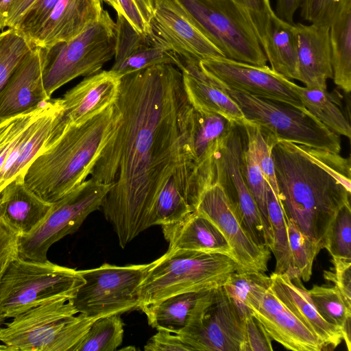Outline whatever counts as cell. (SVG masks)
Masks as SVG:
<instances>
[{"mask_svg": "<svg viewBox=\"0 0 351 351\" xmlns=\"http://www.w3.org/2000/svg\"><path fill=\"white\" fill-rule=\"evenodd\" d=\"M114 103L121 117L90 178L112 186L101 208L124 248L151 227L155 203L171 176L193 210L200 193L191 147L193 108L180 70L161 64L127 74Z\"/></svg>", "mask_w": 351, "mask_h": 351, "instance_id": "cell-1", "label": "cell"}, {"mask_svg": "<svg viewBox=\"0 0 351 351\" xmlns=\"http://www.w3.org/2000/svg\"><path fill=\"white\" fill-rule=\"evenodd\" d=\"M273 158L286 221L325 248L336 214L350 202V158L285 141L276 142Z\"/></svg>", "mask_w": 351, "mask_h": 351, "instance_id": "cell-2", "label": "cell"}, {"mask_svg": "<svg viewBox=\"0 0 351 351\" xmlns=\"http://www.w3.org/2000/svg\"><path fill=\"white\" fill-rule=\"evenodd\" d=\"M120 117L114 103L81 125L66 124L31 163L24 176L25 185L49 203L68 194L91 173Z\"/></svg>", "mask_w": 351, "mask_h": 351, "instance_id": "cell-3", "label": "cell"}, {"mask_svg": "<svg viewBox=\"0 0 351 351\" xmlns=\"http://www.w3.org/2000/svg\"><path fill=\"white\" fill-rule=\"evenodd\" d=\"M239 267L225 254L202 251L167 250L152 262L136 289L140 309L167 297L223 287Z\"/></svg>", "mask_w": 351, "mask_h": 351, "instance_id": "cell-4", "label": "cell"}, {"mask_svg": "<svg viewBox=\"0 0 351 351\" xmlns=\"http://www.w3.org/2000/svg\"><path fill=\"white\" fill-rule=\"evenodd\" d=\"M84 282L79 270L16 257L1 278L0 322L47 302L69 300Z\"/></svg>", "mask_w": 351, "mask_h": 351, "instance_id": "cell-5", "label": "cell"}, {"mask_svg": "<svg viewBox=\"0 0 351 351\" xmlns=\"http://www.w3.org/2000/svg\"><path fill=\"white\" fill-rule=\"evenodd\" d=\"M58 300L31 308L0 328V341L12 350L72 351L96 319Z\"/></svg>", "mask_w": 351, "mask_h": 351, "instance_id": "cell-6", "label": "cell"}, {"mask_svg": "<svg viewBox=\"0 0 351 351\" xmlns=\"http://www.w3.org/2000/svg\"><path fill=\"white\" fill-rule=\"evenodd\" d=\"M116 24L104 10L100 18L73 38L43 49L42 79L47 96L80 76L100 71L114 58Z\"/></svg>", "mask_w": 351, "mask_h": 351, "instance_id": "cell-7", "label": "cell"}, {"mask_svg": "<svg viewBox=\"0 0 351 351\" xmlns=\"http://www.w3.org/2000/svg\"><path fill=\"white\" fill-rule=\"evenodd\" d=\"M218 87L237 104L247 121L265 129L278 141L340 154L339 135L305 108Z\"/></svg>", "mask_w": 351, "mask_h": 351, "instance_id": "cell-8", "label": "cell"}, {"mask_svg": "<svg viewBox=\"0 0 351 351\" xmlns=\"http://www.w3.org/2000/svg\"><path fill=\"white\" fill-rule=\"evenodd\" d=\"M226 58L263 66L267 58L247 12L232 0H178Z\"/></svg>", "mask_w": 351, "mask_h": 351, "instance_id": "cell-9", "label": "cell"}, {"mask_svg": "<svg viewBox=\"0 0 351 351\" xmlns=\"http://www.w3.org/2000/svg\"><path fill=\"white\" fill-rule=\"evenodd\" d=\"M111 186L90 178L52 203L40 225L30 234L18 237L17 257L38 262L47 261L50 247L75 232L88 215L99 209Z\"/></svg>", "mask_w": 351, "mask_h": 351, "instance_id": "cell-10", "label": "cell"}, {"mask_svg": "<svg viewBox=\"0 0 351 351\" xmlns=\"http://www.w3.org/2000/svg\"><path fill=\"white\" fill-rule=\"evenodd\" d=\"M152 262L147 264L100 267L79 270L84 282L69 300L78 313L98 319L138 309L136 289Z\"/></svg>", "mask_w": 351, "mask_h": 351, "instance_id": "cell-11", "label": "cell"}, {"mask_svg": "<svg viewBox=\"0 0 351 351\" xmlns=\"http://www.w3.org/2000/svg\"><path fill=\"white\" fill-rule=\"evenodd\" d=\"M243 322L220 287L200 293L178 335L193 350L241 351Z\"/></svg>", "mask_w": 351, "mask_h": 351, "instance_id": "cell-12", "label": "cell"}, {"mask_svg": "<svg viewBox=\"0 0 351 351\" xmlns=\"http://www.w3.org/2000/svg\"><path fill=\"white\" fill-rule=\"evenodd\" d=\"M246 141L243 125L234 123L215 158V184L221 186L253 241L269 248L263 218L242 173V154Z\"/></svg>", "mask_w": 351, "mask_h": 351, "instance_id": "cell-13", "label": "cell"}, {"mask_svg": "<svg viewBox=\"0 0 351 351\" xmlns=\"http://www.w3.org/2000/svg\"><path fill=\"white\" fill-rule=\"evenodd\" d=\"M217 86L304 108L294 89L295 83L265 65L237 62L223 57L199 61Z\"/></svg>", "mask_w": 351, "mask_h": 351, "instance_id": "cell-14", "label": "cell"}, {"mask_svg": "<svg viewBox=\"0 0 351 351\" xmlns=\"http://www.w3.org/2000/svg\"><path fill=\"white\" fill-rule=\"evenodd\" d=\"M195 211L208 218L222 233L231 247L239 271L265 273L267 270L270 250L253 241L219 184H213L204 191Z\"/></svg>", "mask_w": 351, "mask_h": 351, "instance_id": "cell-15", "label": "cell"}, {"mask_svg": "<svg viewBox=\"0 0 351 351\" xmlns=\"http://www.w3.org/2000/svg\"><path fill=\"white\" fill-rule=\"evenodd\" d=\"M151 33L167 49L197 60L223 57L178 0H156Z\"/></svg>", "mask_w": 351, "mask_h": 351, "instance_id": "cell-16", "label": "cell"}, {"mask_svg": "<svg viewBox=\"0 0 351 351\" xmlns=\"http://www.w3.org/2000/svg\"><path fill=\"white\" fill-rule=\"evenodd\" d=\"M64 127L57 99L46 101L39 114L16 143L2 167L0 193L17 177H24L34 160L62 133Z\"/></svg>", "mask_w": 351, "mask_h": 351, "instance_id": "cell-17", "label": "cell"}, {"mask_svg": "<svg viewBox=\"0 0 351 351\" xmlns=\"http://www.w3.org/2000/svg\"><path fill=\"white\" fill-rule=\"evenodd\" d=\"M42 73L43 49L33 47L0 90V121L31 112L51 99Z\"/></svg>", "mask_w": 351, "mask_h": 351, "instance_id": "cell-18", "label": "cell"}, {"mask_svg": "<svg viewBox=\"0 0 351 351\" xmlns=\"http://www.w3.org/2000/svg\"><path fill=\"white\" fill-rule=\"evenodd\" d=\"M121 78L111 70L85 77L57 101L65 125H81L101 113L117 100Z\"/></svg>", "mask_w": 351, "mask_h": 351, "instance_id": "cell-19", "label": "cell"}, {"mask_svg": "<svg viewBox=\"0 0 351 351\" xmlns=\"http://www.w3.org/2000/svg\"><path fill=\"white\" fill-rule=\"evenodd\" d=\"M116 43L111 71L120 77L154 65L171 64L177 67L178 58L150 32H137L122 14L117 15Z\"/></svg>", "mask_w": 351, "mask_h": 351, "instance_id": "cell-20", "label": "cell"}, {"mask_svg": "<svg viewBox=\"0 0 351 351\" xmlns=\"http://www.w3.org/2000/svg\"><path fill=\"white\" fill-rule=\"evenodd\" d=\"M252 315L270 338L293 351H322L321 340L295 316L269 287Z\"/></svg>", "mask_w": 351, "mask_h": 351, "instance_id": "cell-21", "label": "cell"}, {"mask_svg": "<svg viewBox=\"0 0 351 351\" xmlns=\"http://www.w3.org/2000/svg\"><path fill=\"white\" fill-rule=\"evenodd\" d=\"M234 123L217 114L193 110L191 147L200 195L215 184V158Z\"/></svg>", "mask_w": 351, "mask_h": 351, "instance_id": "cell-22", "label": "cell"}, {"mask_svg": "<svg viewBox=\"0 0 351 351\" xmlns=\"http://www.w3.org/2000/svg\"><path fill=\"white\" fill-rule=\"evenodd\" d=\"M102 3L101 0H60L29 42L47 49L73 38L100 18Z\"/></svg>", "mask_w": 351, "mask_h": 351, "instance_id": "cell-23", "label": "cell"}, {"mask_svg": "<svg viewBox=\"0 0 351 351\" xmlns=\"http://www.w3.org/2000/svg\"><path fill=\"white\" fill-rule=\"evenodd\" d=\"M184 88L192 107L200 112L219 114L243 125L245 119L237 104L204 71L199 60L177 56Z\"/></svg>", "mask_w": 351, "mask_h": 351, "instance_id": "cell-24", "label": "cell"}, {"mask_svg": "<svg viewBox=\"0 0 351 351\" xmlns=\"http://www.w3.org/2000/svg\"><path fill=\"white\" fill-rule=\"evenodd\" d=\"M270 287L282 303L324 343L325 350L335 348L342 341L341 330L328 323L313 305L302 280L286 274L272 273Z\"/></svg>", "mask_w": 351, "mask_h": 351, "instance_id": "cell-25", "label": "cell"}, {"mask_svg": "<svg viewBox=\"0 0 351 351\" xmlns=\"http://www.w3.org/2000/svg\"><path fill=\"white\" fill-rule=\"evenodd\" d=\"M52 203L41 199L19 176L0 193V220L18 237L32 232L45 219Z\"/></svg>", "mask_w": 351, "mask_h": 351, "instance_id": "cell-26", "label": "cell"}, {"mask_svg": "<svg viewBox=\"0 0 351 351\" xmlns=\"http://www.w3.org/2000/svg\"><path fill=\"white\" fill-rule=\"evenodd\" d=\"M298 34V81L305 86L326 88L332 78L329 27L295 24Z\"/></svg>", "mask_w": 351, "mask_h": 351, "instance_id": "cell-27", "label": "cell"}, {"mask_svg": "<svg viewBox=\"0 0 351 351\" xmlns=\"http://www.w3.org/2000/svg\"><path fill=\"white\" fill-rule=\"evenodd\" d=\"M168 250H187L219 253L233 258L231 247L219 230L195 210L182 220L162 226Z\"/></svg>", "mask_w": 351, "mask_h": 351, "instance_id": "cell-28", "label": "cell"}, {"mask_svg": "<svg viewBox=\"0 0 351 351\" xmlns=\"http://www.w3.org/2000/svg\"><path fill=\"white\" fill-rule=\"evenodd\" d=\"M270 68L289 80H298V40L295 24L271 16L261 41Z\"/></svg>", "mask_w": 351, "mask_h": 351, "instance_id": "cell-29", "label": "cell"}, {"mask_svg": "<svg viewBox=\"0 0 351 351\" xmlns=\"http://www.w3.org/2000/svg\"><path fill=\"white\" fill-rule=\"evenodd\" d=\"M331 65L334 83L346 93L351 91V2L329 26Z\"/></svg>", "mask_w": 351, "mask_h": 351, "instance_id": "cell-30", "label": "cell"}, {"mask_svg": "<svg viewBox=\"0 0 351 351\" xmlns=\"http://www.w3.org/2000/svg\"><path fill=\"white\" fill-rule=\"evenodd\" d=\"M270 283V277L263 272L235 271L223 288L238 315L244 322L259 306Z\"/></svg>", "mask_w": 351, "mask_h": 351, "instance_id": "cell-31", "label": "cell"}, {"mask_svg": "<svg viewBox=\"0 0 351 351\" xmlns=\"http://www.w3.org/2000/svg\"><path fill=\"white\" fill-rule=\"evenodd\" d=\"M200 293L187 292L173 295L145 305L140 309L146 315L148 324L152 328L179 334L185 326Z\"/></svg>", "mask_w": 351, "mask_h": 351, "instance_id": "cell-32", "label": "cell"}, {"mask_svg": "<svg viewBox=\"0 0 351 351\" xmlns=\"http://www.w3.org/2000/svg\"><path fill=\"white\" fill-rule=\"evenodd\" d=\"M304 107L329 130L338 135L350 138L349 121L326 88L300 86L295 84Z\"/></svg>", "mask_w": 351, "mask_h": 351, "instance_id": "cell-33", "label": "cell"}, {"mask_svg": "<svg viewBox=\"0 0 351 351\" xmlns=\"http://www.w3.org/2000/svg\"><path fill=\"white\" fill-rule=\"evenodd\" d=\"M266 194L273 240L270 251L274 253L276 262L274 273L288 274L291 268V259L286 218L278 199L268 183Z\"/></svg>", "mask_w": 351, "mask_h": 351, "instance_id": "cell-34", "label": "cell"}, {"mask_svg": "<svg viewBox=\"0 0 351 351\" xmlns=\"http://www.w3.org/2000/svg\"><path fill=\"white\" fill-rule=\"evenodd\" d=\"M120 315L96 319L72 351H114L123 339Z\"/></svg>", "mask_w": 351, "mask_h": 351, "instance_id": "cell-35", "label": "cell"}, {"mask_svg": "<svg viewBox=\"0 0 351 351\" xmlns=\"http://www.w3.org/2000/svg\"><path fill=\"white\" fill-rule=\"evenodd\" d=\"M193 212L178 183L171 176L161 190L153 208L150 226L178 222Z\"/></svg>", "mask_w": 351, "mask_h": 351, "instance_id": "cell-36", "label": "cell"}, {"mask_svg": "<svg viewBox=\"0 0 351 351\" xmlns=\"http://www.w3.org/2000/svg\"><path fill=\"white\" fill-rule=\"evenodd\" d=\"M291 268L287 276L308 281L315 258L321 250L317 243L302 233L290 221H287Z\"/></svg>", "mask_w": 351, "mask_h": 351, "instance_id": "cell-37", "label": "cell"}, {"mask_svg": "<svg viewBox=\"0 0 351 351\" xmlns=\"http://www.w3.org/2000/svg\"><path fill=\"white\" fill-rule=\"evenodd\" d=\"M241 169L247 187L263 218L268 247L271 250L273 240L267 208V182L256 160L252 147L247 141L242 154Z\"/></svg>", "mask_w": 351, "mask_h": 351, "instance_id": "cell-38", "label": "cell"}, {"mask_svg": "<svg viewBox=\"0 0 351 351\" xmlns=\"http://www.w3.org/2000/svg\"><path fill=\"white\" fill-rule=\"evenodd\" d=\"M243 126L246 133L247 141L252 147L264 177L278 199L273 158V148L278 140L273 134L257 124L246 121Z\"/></svg>", "mask_w": 351, "mask_h": 351, "instance_id": "cell-39", "label": "cell"}, {"mask_svg": "<svg viewBox=\"0 0 351 351\" xmlns=\"http://www.w3.org/2000/svg\"><path fill=\"white\" fill-rule=\"evenodd\" d=\"M308 293L319 314L328 323L341 331L346 323L351 320V308L335 286L314 285Z\"/></svg>", "mask_w": 351, "mask_h": 351, "instance_id": "cell-40", "label": "cell"}, {"mask_svg": "<svg viewBox=\"0 0 351 351\" xmlns=\"http://www.w3.org/2000/svg\"><path fill=\"white\" fill-rule=\"evenodd\" d=\"M32 48L29 40L14 28L0 32V90Z\"/></svg>", "mask_w": 351, "mask_h": 351, "instance_id": "cell-41", "label": "cell"}, {"mask_svg": "<svg viewBox=\"0 0 351 351\" xmlns=\"http://www.w3.org/2000/svg\"><path fill=\"white\" fill-rule=\"evenodd\" d=\"M325 249L332 257L351 259L350 202L338 210L329 229Z\"/></svg>", "mask_w": 351, "mask_h": 351, "instance_id": "cell-42", "label": "cell"}, {"mask_svg": "<svg viewBox=\"0 0 351 351\" xmlns=\"http://www.w3.org/2000/svg\"><path fill=\"white\" fill-rule=\"evenodd\" d=\"M0 121V171L23 132L41 109Z\"/></svg>", "mask_w": 351, "mask_h": 351, "instance_id": "cell-43", "label": "cell"}, {"mask_svg": "<svg viewBox=\"0 0 351 351\" xmlns=\"http://www.w3.org/2000/svg\"><path fill=\"white\" fill-rule=\"evenodd\" d=\"M351 0H302L301 17L311 24L329 27Z\"/></svg>", "mask_w": 351, "mask_h": 351, "instance_id": "cell-44", "label": "cell"}, {"mask_svg": "<svg viewBox=\"0 0 351 351\" xmlns=\"http://www.w3.org/2000/svg\"><path fill=\"white\" fill-rule=\"evenodd\" d=\"M60 0H36L14 27L29 40L47 19Z\"/></svg>", "mask_w": 351, "mask_h": 351, "instance_id": "cell-45", "label": "cell"}, {"mask_svg": "<svg viewBox=\"0 0 351 351\" xmlns=\"http://www.w3.org/2000/svg\"><path fill=\"white\" fill-rule=\"evenodd\" d=\"M333 267L324 271V278L332 282L351 308V259L332 257Z\"/></svg>", "mask_w": 351, "mask_h": 351, "instance_id": "cell-46", "label": "cell"}, {"mask_svg": "<svg viewBox=\"0 0 351 351\" xmlns=\"http://www.w3.org/2000/svg\"><path fill=\"white\" fill-rule=\"evenodd\" d=\"M244 341L241 351H272L271 339L253 315L244 320Z\"/></svg>", "mask_w": 351, "mask_h": 351, "instance_id": "cell-47", "label": "cell"}, {"mask_svg": "<svg viewBox=\"0 0 351 351\" xmlns=\"http://www.w3.org/2000/svg\"><path fill=\"white\" fill-rule=\"evenodd\" d=\"M248 14L259 41L265 34L269 20L274 14L269 0H232Z\"/></svg>", "mask_w": 351, "mask_h": 351, "instance_id": "cell-48", "label": "cell"}, {"mask_svg": "<svg viewBox=\"0 0 351 351\" xmlns=\"http://www.w3.org/2000/svg\"><path fill=\"white\" fill-rule=\"evenodd\" d=\"M145 351H192L178 334L159 330L144 346Z\"/></svg>", "mask_w": 351, "mask_h": 351, "instance_id": "cell-49", "label": "cell"}, {"mask_svg": "<svg viewBox=\"0 0 351 351\" xmlns=\"http://www.w3.org/2000/svg\"><path fill=\"white\" fill-rule=\"evenodd\" d=\"M122 10V15L139 33L149 34L150 26L142 15L134 0H117Z\"/></svg>", "mask_w": 351, "mask_h": 351, "instance_id": "cell-50", "label": "cell"}, {"mask_svg": "<svg viewBox=\"0 0 351 351\" xmlns=\"http://www.w3.org/2000/svg\"><path fill=\"white\" fill-rule=\"evenodd\" d=\"M18 237L0 220V263L17 257Z\"/></svg>", "mask_w": 351, "mask_h": 351, "instance_id": "cell-51", "label": "cell"}, {"mask_svg": "<svg viewBox=\"0 0 351 351\" xmlns=\"http://www.w3.org/2000/svg\"><path fill=\"white\" fill-rule=\"evenodd\" d=\"M302 2V0H276L274 13L282 21L294 24V14L300 9Z\"/></svg>", "mask_w": 351, "mask_h": 351, "instance_id": "cell-52", "label": "cell"}, {"mask_svg": "<svg viewBox=\"0 0 351 351\" xmlns=\"http://www.w3.org/2000/svg\"><path fill=\"white\" fill-rule=\"evenodd\" d=\"M36 0H14L6 21L5 27L14 28Z\"/></svg>", "mask_w": 351, "mask_h": 351, "instance_id": "cell-53", "label": "cell"}, {"mask_svg": "<svg viewBox=\"0 0 351 351\" xmlns=\"http://www.w3.org/2000/svg\"><path fill=\"white\" fill-rule=\"evenodd\" d=\"M142 15L147 24L150 26V22L153 16L156 0H134Z\"/></svg>", "mask_w": 351, "mask_h": 351, "instance_id": "cell-54", "label": "cell"}, {"mask_svg": "<svg viewBox=\"0 0 351 351\" xmlns=\"http://www.w3.org/2000/svg\"><path fill=\"white\" fill-rule=\"evenodd\" d=\"M14 0H0V26L5 28L6 21Z\"/></svg>", "mask_w": 351, "mask_h": 351, "instance_id": "cell-55", "label": "cell"}, {"mask_svg": "<svg viewBox=\"0 0 351 351\" xmlns=\"http://www.w3.org/2000/svg\"><path fill=\"white\" fill-rule=\"evenodd\" d=\"M13 259H9L7 261H3V263H0V281L1 278L8 265V263L12 261ZM2 324V323L0 322V326ZM10 348L7 346L6 345L1 346L0 345V350H10Z\"/></svg>", "mask_w": 351, "mask_h": 351, "instance_id": "cell-56", "label": "cell"}, {"mask_svg": "<svg viewBox=\"0 0 351 351\" xmlns=\"http://www.w3.org/2000/svg\"><path fill=\"white\" fill-rule=\"evenodd\" d=\"M111 6L117 12V15L122 14V10L117 0H101Z\"/></svg>", "mask_w": 351, "mask_h": 351, "instance_id": "cell-57", "label": "cell"}, {"mask_svg": "<svg viewBox=\"0 0 351 351\" xmlns=\"http://www.w3.org/2000/svg\"><path fill=\"white\" fill-rule=\"evenodd\" d=\"M1 30H2V28H1V26H0V32H1Z\"/></svg>", "mask_w": 351, "mask_h": 351, "instance_id": "cell-58", "label": "cell"}]
</instances>
